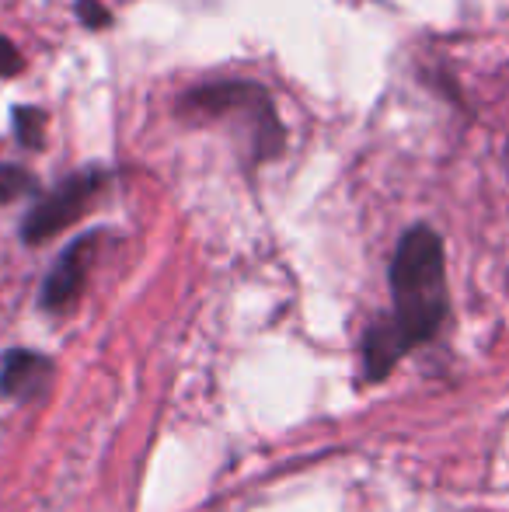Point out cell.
Instances as JSON below:
<instances>
[{"label": "cell", "instance_id": "obj_5", "mask_svg": "<svg viewBox=\"0 0 509 512\" xmlns=\"http://www.w3.org/2000/svg\"><path fill=\"white\" fill-rule=\"evenodd\" d=\"M53 380V363L42 352L7 349L0 356V394L7 398H42Z\"/></svg>", "mask_w": 509, "mask_h": 512}, {"label": "cell", "instance_id": "obj_2", "mask_svg": "<svg viewBox=\"0 0 509 512\" xmlns=\"http://www.w3.org/2000/svg\"><path fill=\"white\" fill-rule=\"evenodd\" d=\"M175 108L178 115L196 122H231L234 133H241L248 164L276 161L290 143L269 88L252 77H220V81L192 84Z\"/></svg>", "mask_w": 509, "mask_h": 512}, {"label": "cell", "instance_id": "obj_6", "mask_svg": "<svg viewBox=\"0 0 509 512\" xmlns=\"http://www.w3.org/2000/svg\"><path fill=\"white\" fill-rule=\"evenodd\" d=\"M35 189H39V182L32 171H25L21 164H0V203H14Z\"/></svg>", "mask_w": 509, "mask_h": 512}, {"label": "cell", "instance_id": "obj_8", "mask_svg": "<svg viewBox=\"0 0 509 512\" xmlns=\"http://www.w3.org/2000/svg\"><path fill=\"white\" fill-rule=\"evenodd\" d=\"M25 70V60H21L18 46H14L7 35H0V81H11Z\"/></svg>", "mask_w": 509, "mask_h": 512}, {"label": "cell", "instance_id": "obj_10", "mask_svg": "<svg viewBox=\"0 0 509 512\" xmlns=\"http://www.w3.org/2000/svg\"><path fill=\"white\" fill-rule=\"evenodd\" d=\"M506 161H509V140H506Z\"/></svg>", "mask_w": 509, "mask_h": 512}, {"label": "cell", "instance_id": "obj_4", "mask_svg": "<svg viewBox=\"0 0 509 512\" xmlns=\"http://www.w3.org/2000/svg\"><path fill=\"white\" fill-rule=\"evenodd\" d=\"M98 237H102L98 230H95V234H81L77 241H70L67 248H63V255L56 258V265L49 269V276L42 279V290H39V307L42 310H49V314H60V310L77 304L84 283H88L91 258H95Z\"/></svg>", "mask_w": 509, "mask_h": 512}, {"label": "cell", "instance_id": "obj_3", "mask_svg": "<svg viewBox=\"0 0 509 512\" xmlns=\"http://www.w3.org/2000/svg\"><path fill=\"white\" fill-rule=\"evenodd\" d=\"M109 178V168H84L74 171L70 178H63L56 189L39 196V203L28 209L25 223H21V241L42 244L60 234V230H67L70 223H77L98 199V192L109 185Z\"/></svg>", "mask_w": 509, "mask_h": 512}, {"label": "cell", "instance_id": "obj_1", "mask_svg": "<svg viewBox=\"0 0 509 512\" xmlns=\"http://www.w3.org/2000/svg\"><path fill=\"white\" fill-rule=\"evenodd\" d=\"M391 310L363 335V373L384 380L419 345L433 342L450 317L447 251L429 223H412L398 237L387 269Z\"/></svg>", "mask_w": 509, "mask_h": 512}, {"label": "cell", "instance_id": "obj_7", "mask_svg": "<svg viewBox=\"0 0 509 512\" xmlns=\"http://www.w3.org/2000/svg\"><path fill=\"white\" fill-rule=\"evenodd\" d=\"M11 122H14V136H18L25 147H42V129H46V112H42V108H32V105L14 108Z\"/></svg>", "mask_w": 509, "mask_h": 512}, {"label": "cell", "instance_id": "obj_9", "mask_svg": "<svg viewBox=\"0 0 509 512\" xmlns=\"http://www.w3.org/2000/svg\"><path fill=\"white\" fill-rule=\"evenodd\" d=\"M77 18H81L88 28H109L112 25V14L102 0H77Z\"/></svg>", "mask_w": 509, "mask_h": 512}]
</instances>
